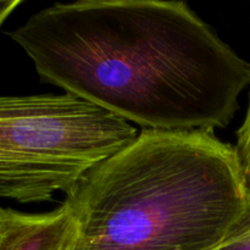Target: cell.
<instances>
[{"label": "cell", "mask_w": 250, "mask_h": 250, "mask_svg": "<svg viewBox=\"0 0 250 250\" xmlns=\"http://www.w3.org/2000/svg\"><path fill=\"white\" fill-rule=\"evenodd\" d=\"M73 242H75V238H73V241L71 242V243H68L67 246H66L62 250H72V248H73Z\"/></svg>", "instance_id": "cell-8"}, {"label": "cell", "mask_w": 250, "mask_h": 250, "mask_svg": "<svg viewBox=\"0 0 250 250\" xmlns=\"http://www.w3.org/2000/svg\"><path fill=\"white\" fill-rule=\"evenodd\" d=\"M237 137L238 139H237V146L234 150H236L237 160H238L239 168H241L246 189L250 199V100L246 120L239 128Z\"/></svg>", "instance_id": "cell-5"}, {"label": "cell", "mask_w": 250, "mask_h": 250, "mask_svg": "<svg viewBox=\"0 0 250 250\" xmlns=\"http://www.w3.org/2000/svg\"><path fill=\"white\" fill-rule=\"evenodd\" d=\"M21 4L22 0H0V27Z\"/></svg>", "instance_id": "cell-7"}, {"label": "cell", "mask_w": 250, "mask_h": 250, "mask_svg": "<svg viewBox=\"0 0 250 250\" xmlns=\"http://www.w3.org/2000/svg\"><path fill=\"white\" fill-rule=\"evenodd\" d=\"M138 131L80 97L0 95V199L19 203L71 194L90 170Z\"/></svg>", "instance_id": "cell-3"}, {"label": "cell", "mask_w": 250, "mask_h": 250, "mask_svg": "<svg viewBox=\"0 0 250 250\" xmlns=\"http://www.w3.org/2000/svg\"><path fill=\"white\" fill-rule=\"evenodd\" d=\"M76 236L71 210L28 214L0 208V250H62Z\"/></svg>", "instance_id": "cell-4"}, {"label": "cell", "mask_w": 250, "mask_h": 250, "mask_svg": "<svg viewBox=\"0 0 250 250\" xmlns=\"http://www.w3.org/2000/svg\"><path fill=\"white\" fill-rule=\"evenodd\" d=\"M212 250H250V225Z\"/></svg>", "instance_id": "cell-6"}, {"label": "cell", "mask_w": 250, "mask_h": 250, "mask_svg": "<svg viewBox=\"0 0 250 250\" xmlns=\"http://www.w3.org/2000/svg\"><path fill=\"white\" fill-rule=\"evenodd\" d=\"M7 36L44 83L154 131L225 128L250 62L185 1L56 2Z\"/></svg>", "instance_id": "cell-1"}, {"label": "cell", "mask_w": 250, "mask_h": 250, "mask_svg": "<svg viewBox=\"0 0 250 250\" xmlns=\"http://www.w3.org/2000/svg\"><path fill=\"white\" fill-rule=\"evenodd\" d=\"M65 204L72 250H212L250 225L236 150L200 129H143Z\"/></svg>", "instance_id": "cell-2"}]
</instances>
